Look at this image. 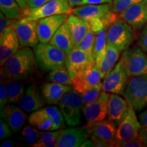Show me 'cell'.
I'll return each instance as SVG.
<instances>
[{
  "mask_svg": "<svg viewBox=\"0 0 147 147\" xmlns=\"http://www.w3.org/2000/svg\"><path fill=\"white\" fill-rule=\"evenodd\" d=\"M102 82H100L98 84L93 86L90 89L86 90L83 93H81V95L83 99L84 105L90 104L95 102L98 99L100 95L102 93Z\"/></svg>",
  "mask_w": 147,
  "mask_h": 147,
  "instance_id": "36",
  "label": "cell"
},
{
  "mask_svg": "<svg viewBox=\"0 0 147 147\" xmlns=\"http://www.w3.org/2000/svg\"><path fill=\"white\" fill-rule=\"evenodd\" d=\"M68 15L66 14L48 16L38 21V36L41 43H49L55 32L67 21Z\"/></svg>",
  "mask_w": 147,
  "mask_h": 147,
  "instance_id": "15",
  "label": "cell"
},
{
  "mask_svg": "<svg viewBox=\"0 0 147 147\" xmlns=\"http://www.w3.org/2000/svg\"><path fill=\"white\" fill-rule=\"evenodd\" d=\"M95 63H96L93 57L79 48H74L67 56L65 66L72 78L76 74Z\"/></svg>",
  "mask_w": 147,
  "mask_h": 147,
  "instance_id": "17",
  "label": "cell"
},
{
  "mask_svg": "<svg viewBox=\"0 0 147 147\" xmlns=\"http://www.w3.org/2000/svg\"><path fill=\"white\" fill-rule=\"evenodd\" d=\"M140 136L144 142L145 146H147V127H142L140 131Z\"/></svg>",
  "mask_w": 147,
  "mask_h": 147,
  "instance_id": "48",
  "label": "cell"
},
{
  "mask_svg": "<svg viewBox=\"0 0 147 147\" xmlns=\"http://www.w3.org/2000/svg\"><path fill=\"white\" fill-rule=\"evenodd\" d=\"M49 1L51 0H27L29 6L31 9L39 8Z\"/></svg>",
  "mask_w": 147,
  "mask_h": 147,
  "instance_id": "45",
  "label": "cell"
},
{
  "mask_svg": "<svg viewBox=\"0 0 147 147\" xmlns=\"http://www.w3.org/2000/svg\"><path fill=\"white\" fill-rule=\"evenodd\" d=\"M119 18L128 23L134 30L143 28L147 23V5L144 0L131 4L119 14Z\"/></svg>",
  "mask_w": 147,
  "mask_h": 147,
  "instance_id": "16",
  "label": "cell"
},
{
  "mask_svg": "<svg viewBox=\"0 0 147 147\" xmlns=\"http://www.w3.org/2000/svg\"><path fill=\"white\" fill-rule=\"evenodd\" d=\"M129 78L123 67L121 61L116 64L102 82V91L110 93L123 95L128 83Z\"/></svg>",
  "mask_w": 147,
  "mask_h": 147,
  "instance_id": "13",
  "label": "cell"
},
{
  "mask_svg": "<svg viewBox=\"0 0 147 147\" xmlns=\"http://www.w3.org/2000/svg\"><path fill=\"white\" fill-rule=\"evenodd\" d=\"M0 10L10 19L19 20L24 17L21 7L16 0H0Z\"/></svg>",
  "mask_w": 147,
  "mask_h": 147,
  "instance_id": "30",
  "label": "cell"
},
{
  "mask_svg": "<svg viewBox=\"0 0 147 147\" xmlns=\"http://www.w3.org/2000/svg\"><path fill=\"white\" fill-rule=\"evenodd\" d=\"M93 147L94 146V143H93V141L91 140H86L84 142L82 143V144L81 145V147Z\"/></svg>",
  "mask_w": 147,
  "mask_h": 147,
  "instance_id": "50",
  "label": "cell"
},
{
  "mask_svg": "<svg viewBox=\"0 0 147 147\" xmlns=\"http://www.w3.org/2000/svg\"><path fill=\"white\" fill-rule=\"evenodd\" d=\"M46 104L45 99L40 95L36 84H32L25 90L18 106L25 112L33 113L44 107Z\"/></svg>",
  "mask_w": 147,
  "mask_h": 147,
  "instance_id": "21",
  "label": "cell"
},
{
  "mask_svg": "<svg viewBox=\"0 0 147 147\" xmlns=\"http://www.w3.org/2000/svg\"><path fill=\"white\" fill-rule=\"evenodd\" d=\"M72 10L67 0H51L39 8L31 9L29 14L24 18L31 21H38L48 16L72 13Z\"/></svg>",
  "mask_w": 147,
  "mask_h": 147,
  "instance_id": "11",
  "label": "cell"
},
{
  "mask_svg": "<svg viewBox=\"0 0 147 147\" xmlns=\"http://www.w3.org/2000/svg\"><path fill=\"white\" fill-rule=\"evenodd\" d=\"M100 68L96 63L84 69L72 78L73 89L81 94L86 90L100 83L102 80Z\"/></svg>",
  "mask_w": 147,
  "mask_h": 147,
  "instance_id": "14",
  "label": "cell"
},
{
  "mask_svg": "<svg viewBox=\"0 0 147 147\" xmlns=\"http://www.w3.org/2000/svg\"><path fill=\"white\" fill-rule=\"evenodd\" d=\"M49 43L63 51L67 56L74 49V42L70 30L66 21L55 32Z\"/></svg>",
  "mask_w": 147,
  "mask_h": 147,
  "instance_id": "24",
  "label": "cell"
},
{
  "mask_svg": "<svg viewBox=\"0 0 147 147\" xmlns=\"http://www.w3.org/2000/svg\"><path fill=\"white\" fill-rule=\"evenodd\" d=\"M69 5L72 8L78 7L79 5H80V3L82 1V0H67Z\"/></svg>",
  "mask_w": 147,
  "mask_h": 147,
  "instance_id": "49",
  "label": "cell"
},
{
  "mask_svg": "<svg viewBox=\"0 0 147 147\" xmlns=\"http://www.w3.org/2000/svg\"><path fill=\"white\" fill-rule=\"evenodd\" d=\"M129 103L125 98L118 94L111 93L108 104V119L113 121L117 126L128 113Z\"/></svg>",
  "mask_w": 147,
  "mask_h": 147,
  "instance_id": "20",
  "label": "cell"
},
{
  "mask_svg": "<svg viewBox=\"0 0 147 147\" xmlns=\"http://www.w3.org/2000/svg\"><path fill=\"white\" fill-rule=\"evenodd\" d=\"M133 3L132 0H113L112 2V8L114 12L120 14Z\"/></svg>",
  "mask_w": 147,
  "mask_h": 147,
  "instance_id": "37",
  "label": "cell"
},
{
  "mask_svg": "<svg viewBox=\"0 0 147 147\" xmlns=\"http://www.w3.org/2000/svg\"><path fill=\"white\" fill-rule=\"evenodd\" d=\"M143 1V0H132V1H133V3H134L141 2V1Z\"/></svg>",
  "mask_w": 147,
  "mask_h": 147,
  "instance_id": "52",
  "label": "cell"
},
{
  "mask_svg": "<svg viewBox=\"0 0 147 147\" xmlns=\"http://www.w3.org/2000/svg\"><path fill=\"white\" fill-rule=\"evenodd\" d=\"M49 82H56L66 85H72V78L65 65L51 71L47 77Z\"/></svg>",
  "mask_w": 147,
  "mask_h": 147,
  "instance_id": "31",
  "label": "cell"
},
{
  "mask_svg": "<svg viewBox=\"0 0 147 147\" xmlns=\"http://www.w3.org/2000/svg\"><path fill=\"white\" fill-rule=\"evenodd\" d=\"M37 65L34 50L22 47L1 67V82L24 80L34 72Z\"/></svg>",
  "mask_w": 147,
  "mask_h": 147,
  "instance_id": "1",
  "label": "cell"
},
{
  "mask_svg": "<svg viewBox=\"0 0 147 147\" xmlns=\"http://www.w3.org/2000/svg\"><path fill=\"white\" fill-rule=\"evenodd\" d=\"M3 83L5 84L9 103L19 104L25 91L24 84L19 82V80H10Z\"/></svg>",
  "mask_w": 147,
  "mask_h": 147,
  "instance_id": "29",
  "label": "cell"
},
{
  "mask_svg": "<svg viewBox=\"0 0 147 147\" xmlns=\"http://www.w3.org/2000/svg\"><path fill=\"white\" fill-rule=\"evenodd\" d=\"M72 14L85 21L91 18H100L104 21L106 26H110L119 18L118 14L113 12L112 3H109L80 5L73 9Z\"/></svg>",
  "mask_w": 147,
  "mask_h": 147,
  "instance_id": "8",
  "label": "cell"
},
{
  "mask_svg": "<svg viewBox=\"0 0 147 147\" xmlns=\"http://www.w3.org/2000/svg\"><path fill=\"white\" fill-rule=\"evenodd\" d=\"M123 95L136 113H141L146 108L147 74L130 78Z\"/></svg>",
  "mask_w": 147,
  "mask_h": 147,
  "instance_id": "4",
  "label": "cell"
},
{
  "mask_svg": "<svg viewBox=\"0 0 147 147\" xmlns=\"http://www.w3.org/2000/svg\"><path fill=\"white\" fill-rule=\"evenodd\" d=\"M121 51L113 45L107 43L106 54L100 64V70L102 79H104L108 74L113 70L120 57Z\"/></svg>",
  "mask_w": 147,
  "mask_h": 147,
  "instance_id": "26",
  "label": "cell"
},
{
  "mask_svg": "<svg viewBox=\"0 0 147 147\" xmlns=\"http://www.w3.org/2000/svg\"><path fill=\"white\" fill-rule=\"evenodd\" d=\"M145 1V2H146V5H147V0H144Z\"/></svg>",
  "mask_w": 147,
  "mask_h": 147,
  "instance_id": "53",
  "label": "cell"
},
{
  "mask_svg": "<svg viewBox=\"0 0 147 147\" xmlns=\"http://www.w3.org/2000/svg\"><path fill=\"white\" fill-rule=\"evenodd\" d=\"M134 29L120 18L110 25L107 31V43L113 45L121 52L128 49L135 41Z\"/></svg>",
  "mask_w": 147,
  "mask_h": 147,
  "instance_id": "5",
  "label": "cell"
},
{
  "mask_svg": "<svg viewBox=\"0 0 147 147\" xmlns=\"http://www.w3.org/2000/svg\"><path fill=\"white\" fill-rule=\"evenodd\" d=\"M73 89L71 85H66L56 82H45L41 87L42 97L49 105L58 104L61 99L67 92Z\"/></svg>",
  "mask_w": 147,
  "mask_h": 147,
  "instance_id": "22",
  "label": "cell"
},
{
  "mask_svg": "<svg viewBox=\"0 0 147 147\" xmlns=\"http://www.w3.org/2000/svg\"><path fill=\"white\" fill-rule=\"evenodd\" d=\"M12 23L13 21L12 19L7 18L3 12H0V36H2L8 27L12 25Z\"/></svg>",
  "mask_w": 147,
  "mask_h": 147,
  "instance_id": "42",
  "label": "cell"
},
{
  "mask_svg": "<svg viewBox=\"0 0 147 147\" xmlns=\"http://www.w3.org/2000/svg\"><path fill=\"white\" fill-rule=\"evenodd\" d=\"M89 138L85 128L61 129L57 140V147L81 146L84 141Z\"/></svg>",
  "mask_w": 147,
  "mask_h": 147,
  "instance_id": "19",
  "label": "cell"
},
{
  "mask_svg": "<svg viewBox=\"0 0 147 147\" xmlns=\"http://www.w3.org/2000/svg\"><path fill=\"white\" fill-rule=\"evenodd\" d=\"M38 66L44 71H51L65 65L67 55L58 47L50 43L40 42L34 47Z\"/></svg>",
  "mask_w": 147,
  "mask_h": 147,
  "instance_id": "2",
  "label": "cell"
},
{
  "mask_svg": "<svg viewBox=\"0 0 147 147\" xmlns=\"http://www.w3.org/2000/svg\"><path fill=\"white\" fill-rule=\"evenodd\" d=\"M117 146L119 147H142L145 146L144 142L141 138L140 136L136 138L133 140L127 142H117Z\"/></svg>",
  "mask_w": 147,
  "mask_h": 147,
  "instance_id": "40",
  "label": "cell"
},
{
  "mask_svg": "<svg viewBox=\"0 0 147 147\" xmlns=\"http://www.w3.org/2000/svg\"><path fill=\"white\" fill-rule=\"evenodd\" d=\"M72 36L74 48H78L89 30L87 22L76 15H69L66 21Z\"/></svg>",
  "mask_w": 147,
  "mask_h": 147,
  "instance_id": "25",
  "label": "cell"
},
{
  "mask_svg": "<svg viewBox=\"0 0 147 147\" xmlns=\"http://www.w3.org/2000/svg\"><path fill=\"white\" fill-rule=\"evenodd\" d=\"M138 45L140 47L147 53V23L143 27L142 32L140 35Z\"/></svg>",
  "mask_w": 147,
  "mask_h": 147,
  "instance_id": "43",
  "label": "cell"
},
{
  "mask_svg": "<svg viewBox=\"0 0 147 147\" xmlns=\"http://www.w3.org/2000/svg\"><path fill=\"white\" fill-rule=\"evenodd\" d=\"M58 105L67 125L77 126L80 123L84 106L83 99L80 93L73 89L62 97Z\"/></svg>",
  "mask_w": 147,
  "mask_h": 147,
  "instance_id": "3",
  "label": "cell"
},
{
  "mask_svg": "<svg viewBox=\"0 0 147 147\" xmlns=\"http://www.w3.org/2000/svg\"><path fill=\"white\" fill-rule=\"evenodd\" d=\"M109 97L110 95L107 92L102 91L97 100L84 105L82 113L87 121V124L84 128H89L107 117Z\"/></svg>",
  "mask_w": 147,
  "mask_h": 147,
  "instance_id": "9",
  "label": "cell"
},
{
  "mask_svg": "<svg viewBox=\"0 0 147 147\" xmlns=\"http://www.w3.org/2000/svg\"><path fill=\"white\" fill-rule=\"evenodd\" d=\"M14 104L9 103L5 108L1 119L9 125L14 133H16L23 128L27 115L24 113V110Z\"/></svg>",
  "mask_w": 147,
  "mask_h": 147,
  "instance_id": "23",
  "label": "cell"
},
{
  "mask_svg": "<svg viewBox=\"0 0 147 147\" xmlns=\"http://www.w3.org/2000/svg\"><path fill=\"white\" fill-rule=\"evenodd\" d=\"M117 125L107 119L96 123L86 129L95 146H117Z\"/></svg>",
  "mask_w": 147,
  "mask_h": 147,
  "instance_id": "7",
  "label": "cell"
},
{
  "mask_svg": "<svg viewBox=\"0 0 147 147\" xmlns=\"http://www.w3.org/2000/svg\"><path fill=\"white\" fill-rule=\"evenodd\" d=\"M40 134L41 132L38 131V129L29 124L25 125L23 128L20 134V137L24 142L31 145L38 140Z\"/></svg>",
  "mask_w": 147,
  "mask_h": 147,
  "instance_id": "34",
  "label": "cell"
},
{
  "mask_svg": "<svg viewBox=\"0 0 147 147\" xmlns=\"http://www.w3.org/2000/svg\"><path fill=\"white\" fill-rule=\"evenodd\" d=\"M139 120L142 127H147V108L139 115Z\"/></svg>",
  "mask_w": 147,
  "mask_h": 147,
  "instance_id": "47",
  "label": "cell"
},
{
  "mask_svg": "<svg viewBox=\"0 0 147 147\" xmlns=\"http://www.w3.org/2000/svg\"><path fill=\"white\" fill-rule=\"evenodd\" d=\"M44 110L50 116L53 121V126L51 131L61 129V128L65 127V120L59 108L55 106H48L44 108Z\"/></svg>",
  "mask_w": 147,
  "mask_h": 147,
  "instance_id": "33",
  "label": "cell"
},
{
  "mask_svg": "<svg viewBox=\"0 0 147 147\" xmlns=\"http://www.w3.org/2000/svg\"><path fill=\"white\" fill-rule=\"evenodd\" d=\"M113 0H82L80 5L87 4H101V3H111ZM80 6V5H79Z\"/></svg>",
  "mask_w": 147,
  "mask_h": 147,
  "instance_id": "46",
  "label": "cell"
},
{
  "mask_svg": "<svg viewBox=\"0 0 147 147\" xmlns=\"http://www.w3.org/2000/svg\"><path fill=\"white\" fill-rule=\"evenodd\" d=\"M140 47L124 51L120 61L129 78L147 74V55Z\"/></svg>",
  "mask_w": 147,
  "mask_h": 147,
  "instance_id": "6",
  "label": "cell"
},
{
  "mask_svg": "<svg viewBox=\"0 0 147 147\" xmlns=\"http://www.w3.org/2000/svg\"><path fill=\"white\" fill-rule=\"evenodd\" d=\"M28 122L34 127L42 131H51L53 121L44 108L33 112L28 117Z\"/></svg>",
  "mask_w": 147,
  "mask_h": 147,
  "instance_id": "27",
  "label": "cell"
},
{
  "mask_svg": "<svg viewBox=\"0 0 147 147\" xmlns=\"http://www.w3.org/2000/svg\"><path fill=\"white\" fill-rule=\"evenodd\" d=\"M9 104L8 97H7L6 89H5V84L3 82H1L0 85V112H1V117L3 115L5 109Z\"/></svg>",
  "mask_w": 147,
  "mask_h": 147,
  "instance_id": "38",
  "label": "cell"
},
{
  "mask_svg": "<svg viewBox=\"0 0 147 147\" xmlns=\"http://www.w3.org/2000/svg\"><path fill=\"white\" fill-rule=\"evenodd\" d=\"M16 1L18 3V5H20V7H21L24 17L27 16L31 11V8H29L27 0H16Z\"/></svg>",
  "mask_w": 147,
  "mask_h": 147,
  "instance_id": "44",
  "label": "cell"
},
{
  "mask_svg": "<svg viewBox=\"0 0 147 147\" xmlns=\"http://www.w3.org/2000/svg\"><path fill=\"white\" fill-rule=\"evenodd\" d=\"M13 146H14V142L10 140L5 141V142H3L1 145V147H12Z\"/></svg>",
  "mask_w": 147,
  "mask_h": 147,
  "instance_id": "51",
  "label": "cell"
},
{
  "mask_svg": "<svg viewBox=\"0 0 147 147\" xmlns=\"http://www.w3.org/2000/svg\"><path fill=\"white\" fill-rule=\"evenodd\" d=\"M12 26L15 30L21 47H33L39 44L38 36V21H31L23 18L13 21Z\"/></svg>",
  "mask_w": 147,
  "mask_h": 147,
  "instance_id": "12",
  "label": "cell"
},
{
  "mask_svg": "<svg viewBox=\"0 0 147 147\" xmlns=\"http://www.w3.org/2000/svg\"><path fill=\"white\" fill-rule=\"evenodd\" d=\"M95 36H96V34L89 27L87 35L84 37V39L82 40V42H80V45H78V48L84 51L90 56L93 57V49H94Z\"/></svg>",
  "mask_w": 147,
  "mask_h": 147,
  "instance_id": "35",
  "label": "cell"
},
{
  "mask_svg": "<svg viewBox=\"0 0 147 147\" xmlns=\"http://www.w3.org/2000/svg\"><path fill=\"white\" fill-rule=\"evenodd\" d=\"M59 131L60 129L41 132L38 140L29 146L33 147H56L57 145Z\"/></svg>",
  "mask_w": 147,
  "mask_h": 147,
  "instance_id": "32",
  "label": "cell"
},
{
  "mask_svg": "<svg viewBox=\"0 0 147 147\" xmlns=\"http://www.w3.org/2000/svg\"><path fill=\"white\" fill-rule=\"evenodd\" d=\"M142 125L138 119L136 111L129 103L128 113L117 126L116 139L117 142H127L139 136Z\"/></svg>",
  "mask_w": 147,
  "mask_h": 147,
  "instance_id": "10",
  "label": "cell"
},
{
  "mask_svg": "<svg viewBox=\"0 0 147 147\" xmlns=\"http://www.w3.org/2000/svg\"><path fill=\"white\" fill-rule=\"evenodd\" d=\"M21 47L18 36L12 25L8 27L0 36V64L1 67L12 55L19 50Z\"/></svg>",
  "mask_w": 147,
  "mask_h": 147,
  "instance_id": "18",
  "label": "cell"
},
{
  "mask_svg": "<svg viewBox=\"0 0 147 147\" xmlns=\"http://www.w3.org/2000/svg\"><path fill=\"white\" fill-rule=\"evenodd\" d=\"M13 133V131L9 125L4 120H0V139L3 140L10 137Z\"/></svg>",
  "mask_w": 147,
  "mask_h": 147,
  "instance_id": "41",
  "label": "cell"
},
{
  "mask_svg": "<svg viewBox=\"0 0 147 147\" xmlns=\"http://www.w3.org/2000/svg\"><path fill=\"white\" fill-rule=\"evenodd\" d=\"M87 22L88 25H89L90 29H91L95 34H97V33L100 32V30H102L103 28H104V27H109L106 26L105 23H104V21L100 18H91V19L89 20V21Z\"/></svg>",
  "mask_w": 147,
  "mask_h": 147,
  "instance_id": "39",
  "label": "cell"
},
{
  "mask_svg": "<svg viewBox=\"0 0 147 147\" xmlns=\"http://www.w3.org/2000/svg\"><path fill=\"white\" fill-rule=\"evenodd\" d=\"M109 27L103 28L97 33L95 36L93 57L98 67H100V64L104 59L106 54V48H107V31Z\"/></svg>",
  "mask_w": 147,
  "mask_h": 147,
  "instance_id": "28",
  "label": "cell"
}]
</instances>
